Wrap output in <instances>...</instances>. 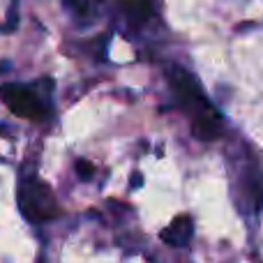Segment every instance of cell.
<instances>
[{
  "label": "cell",
  "mask_w": 263,
  "mask_h": 263,
  "mask_svg": "<svg viewBox=\"0 0 263 263\" xmlns=\"http://www.w3.org/2000/svg\"><path fill=\"white\" fill-rule=\"evenodd\" d=\"M168 81H171V88L178 97L180 109L190 116L194 134L203 141L217 139L224 132V120L219 116V111L208 102V97L203 95L196 77H192L187 69L173 65L168 69Z\"/></svg>",
  "instance_id": "1"
},
{
  "label": "cell",
  "mask_w": 263,
  "mask_h": 263,
  "mask_svg": "<svg viewBox=\"0 0 263 263\" xmlns=\"http://www.w3.org/2000/svg\"><path fill=\"white\" fill-rule=\"evenodd\" d=\"M123 12L132 23H143L153 14V5H150V0H127L123 5Z\"/></svg>",
  "instance_id": "5"
},
{
  "label": "cell",
  "mask_w": 263,
  "mask_h": 263,
  "mask_svg": "<svg viewBox=\"0 0 263 263\" xmlns=\"http://www.w3.org/2000/svg\"><path fill=\"white\" fill-rule=\"evenodd\" d=\"M18 210L28 222H49L58 215V203L53 192L37 178H28L18 185Z\"/></svg>",
  "instance_id": "2"
},
{
  "label": "cell",
  "mask_w": 263,
  "mask_h": 263,
  "mask_svg": "<svg viewBox=\"0 0 263 263\" xmlns=\"http://www.w3.org/2000/svg\"><path fill=\"white\" fill-rule=\"evenodd\" d=\"M192 236H194V222H192V217L190 215H178V217L164 229L159 238H162L168 247H187L192 242Z\"/></svg>",
  "instance_id": "4"
},
{
  "label": "cell",
  "mask_w": 263,
  "mask_h": 263,
  "mask_svg": "<svg viewBox=\"0 0 263 263\" xmlns=\"http://www.w3.org/2000/svg\"><path fill=\"white\" fill-rule=\"evenodd\" d=\"M0 97H3L5 106H7L14 116H18V118L42 120L49 114L44 100H42L32 88L23 86V83H5V86L0 88Z\"/></svg>",
  "instance_id": "3"
},
{
  "label": "cell",
  "mask_w": 263,
  "mask_h": 263,
  "mask_svg": "<svg viewBox=\"0 0 263 263\" xmlns=\"http://www.w3.org/2000/svg\"><path fill=\"white\" fill-rule=\"evenodd\" d=\"M77 173H79V178H81V180H90L92 173H95V168H92L90 162H86V159H79V162H77Z\"/></svg>",
  "instance_id": "6"
}]
</instances>
